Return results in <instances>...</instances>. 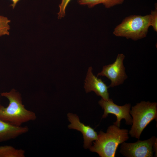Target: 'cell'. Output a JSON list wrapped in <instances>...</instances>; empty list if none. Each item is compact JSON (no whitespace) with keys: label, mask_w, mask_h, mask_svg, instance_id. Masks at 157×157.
<instances>
[{"label":"cell","mask_w":157,"mask_h":157,"mask_svg":"<svg viewBox=\"0 0 157 157\" xmlns=\"http://www.w3.org/2000/svg\"><path fill=\"white\" fill-rule=\"evenodd\" d=\"M1 95L9 100L8 105L0 108V119L17 126L25 122L34 121L37 118L35 113L26 109L23 104L20 93L13 89L9 92H3Z\"/></svg>","instance_id":"1"},{"label":"cell","mask_w":157,"mask_h":157,"mask_svg":"<svg viewBox=\"0 0 157 157\" xmlns=\"http://www.w3.org/2000/svg\"><path fill=\"white\" fill-rule=\"evenodd\" d=\"M128 134L127 129H120L113 124L108 127L106 133L100 131L90 150L100 157H114L119 145L128 140Z\"/></svg>","instance_id":"2"},{"label":"cell","mask_w":157,"mask_h":157,"mask_svg":"<svg viewBox=\"0 0 157 157\" xmlns=\"http://www.w3.org/2000/svg\"><path fill=\"white\" fill-rule=\"evenodd\" d=\"M150 15L145 16L131 15L125 18L114 28L113 34L134 41L147 36L150 26Z\"/></svg>","instance_id":"3"},{"label":"cell","mask_w":157,"mask_h":157,"mask_svg":"<svg viewBox=\"0 0 157 157\" xmlns=\"http://www.w3.org/2000/svg\"><path fill=\"white\" fill-rule=\"evenodd\" d=\"M157 103L142 101L133 106L130 111L132 124L129 133L132 137L139 139L142 132L152 120L157 118Z\"/></svg>","instance_id":"4"},{"label":"cell","mask_w":157,"mask_h":157,"mask_svg":"<svg viewBox=\"0 0 157 157\" xmlns=\"http://www.w3.org/2000/svg\"><path fill=\"white\" fill-rule=\"evenodd\" d=\"M156 140L157 138L153 136L144 140H138L134 143L124 142L121 145L120 152L127 157H152L154 145Z\"/></svg>","instance_id":"5"},{"label":"cell","mask_w":157,"mask_h":157,"mask_svg":"<svg viewBox=\"0 0 157 157\" xmlns=\"http://www.w3.org/2000/svg\"><path fill=\"white\" fill-rule=\"evenodd\" d=\"M124 58V54H118L113 63L104 66L102 71L97 74V76H105L110 81L109 88H113L122 84L127 78L128 76L123 64Z\"/></svg>","instance_id":"6"},{"label":"cell","mask_w":157,"mask_h":157,"mask_svg":"<svg viewBox=\"0 0 157 157\" xmlns=\"http://www.w3.org/2000/svg\"><path fill=\"white\" fill-rule=\"evenodd\" d=\"M98 104L104 110L102 116L103 118H106L109 114H113L115 115L117 119L114 124L118 127H120L121 121L123 119H125L126 124H132V118L130 114V104H126L119 106L115 104L112 99L106 100L102 98L99 101Z\"/></svg>","instance_id":"7"},{"label":"cell","mask_w":157,"mask_h":157,"mask_svg":"<svg viewBox=\"0 0 157 157\" xmlns=\"http://www.w3.org/2000/svg\"><path fill=\"white\" fill-rule=\"evenodd\" d=\"M67 116L70 123L68 125V128L80 131L84 140L83 147L85 149H89L92 145V142L97 138V132L90 126L86 125L80 122L79 117L76 114L69 113Z\"/></svg>","instance_id":"8"},{"label":"cell","mask_w":157,"mask_h":157,"mask_svg":"<svg viewBox=\"0 0 157 157\" xmlns=\"http://www.w3.org/2000/svg\"><path fill=\"white\" fill-rule=\"evenodd\" d=\"M92 67H89L85 81L84 88L86 93L94 92L98 96L106 100L109 99L108 86L101 79L93 74Z\"/></svg>","instance_id":"9"},{"label":"cell","mask_w":157,"mask_h":157,"mask_svg":"<svg viewBox=\"0 0 157 157\" xmlns=\"http://www.w3.org/2000/svg\"><path fill=\"white\" fill-rule=\"evenodd\" d=\"M27 126H17L0 119V142L15 139L28 131Z\"/></svg>","instance_id":"10"},{"label":"cell","mask_w":157,"mask_h":157,"mask_svg":"<svg viewBox=\"0 0 157 157\" xmlns=\"http://www.w3.org/2000/svg\"><path fill=\"white\" fill-rule=\"evenodd\" d=\"M124 0H78V3L81 5H87L91 8L99 4L102 3L106 8L122 4Z\"/></svg>","instance_id":"11"},{"label":"cell","mask_w":157,"mask_h":157,"mask_svg":"<svg viewBox=\"0 0 157 157\" xmlns=\"http://www.w3.org/2000/svg\"><path fill=\"white\" fill-rule=\"evenodd\" d=\"M25 151L9 145L0 146V157H24Z\"/></svg>","instance_id":"12"},{"label":"cell","mask_w":157,"mask_h":157,"mask_svg":"<svg viewBox=\"0 0 157 157\" xmlns=\"http://www.w3.org/2000/svg\"><path fill=\"white\" fill-rule=\"evenodd\" d=\"M10 21L7 17L0 15V36L9 34V23Z\"/></svg>","instance_id":"13"},{"label":"cell","mask_w":157,"mask_h":157,"mask_svg":"<svg viewBox=\"0 0 157 157\" xmlns=\"http://www.w3.org/2000/svg\"><path fill=\"white\" fill-rule=\"evenodd\" d=\"M154 10H151L150 16V26L152 27L154 31H157V6H155Z\"/></svg>","instance_id":"14"},{"label":"cell","mask_w":157,"mask_h":157,"mask_svg":"<svg viewBox=\"0 0 157 157\" xmlns=\"http://www.w3.org/2000/svg\"><path fill=\"white\" fill-rule=\"evenodd\" d=\"M71 0H62L59 5L60 10L58 13V18L60 19L65 15V10L68 4Z\"/></svg>","instance_id":"15"},{"label":"cell","mask_w":157,"mask_h":157,"mask_svg":"<svg viewBox=\"0 0 157 157\" xmlns=\"http://www.w3.org/2000/svg\"><path fill=\"white\" fill-rule=\"evenodd\" d=\"M12 1L13 3L10 5L13 9L15 7L17 3L20 0H10Z\"/></svg>","instance_id":"16"},{"label":"cell","mask_w":157,"mask_h":157,"mask_svg":"<svg viewBox=\"0 0 157 157\" xmlns=\"http://www.w3.org/2000/svg\"><path fill=\"white\" fill-rule=\"evenodd\" d=\"M2 106L1 105V103H0V108L1 107V106Z\"/></svg>","instance_id":"17"}]
</instances>
